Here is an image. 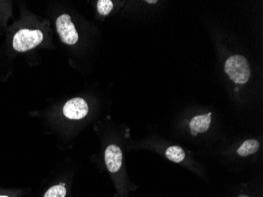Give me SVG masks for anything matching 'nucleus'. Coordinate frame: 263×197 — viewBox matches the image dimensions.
<instances>
[{
    "label": "nucleus",
    "mask_w": 263,
    "mask_h": 197,
    "mask_svg": "<svg viewBox=\"0 0 263 197\" xmlns=\"http://www.w3.org/2000/svg\"><path fill=\"white\" fill-rule=\"evenodd\" d=\"M0 197H8V196H5V195H0Z\"/></svg>",
    "instance_id": "nucleus-13"
},
{
    "label": "nucleus",
    "mask_w": 263,
    "mask_h": 197,
    "mask_svg": "<svg viewBox=\"0 0 263 197\" xmlns=\"http://www.w3.org/2000/svg\"><path fill=\"white\" fill-rule=\"evenodd\" d=\"M105 162L111 173H116L120 170L122 164V152L120 148L115 145H109L105 151Z\"/></svg>",
    "instance_id": "nucleus-5"
},
{
    "label": "nucleus",
    "mask_w": 263,
    "mask_h": 197,
    "mask_svg": "<svg viewBox=\"0 0 263 197\" xmlns=\"http://www.w3.org/2000/svg\"><path fill=\"white\" fill-rule=\"evenodd\" d=\"M88 103L83 98H73L69 100L63 106V114L66 118L72 120H80L88 115Z\"/></svg>",
    "instance_id": "nucleus-4"
},
{
    "label": "nucleus",
    "mask_w": 263,
    "mask_h": 197,
    "mask_svg": "<svg viewBox=\"0 0 263 197\" xmlns=\"http://www.w3.org/2000/svg\"><path fill=\"white\" fill-rule=\"evenodd\" d=\"M211 115L212 113L198 115L191 120L189 126H190L191 133L193 136L196 137L198 133H205L208 131L211 126Z\"/></svg>",
    "instance_id": "nucleus-6"
},
{
    "label": "nucleus",
    "mask_w": 263,
    "mask_h": 197,
    "mask_svg": "<svg viewBox=\"0 0 263 197\" xmlns=\"http://www.w3.org/2000/svg\"><path fill=\"white\" fill-rule=\"evenodd\" d=\"M238 197H249V196H248V195H240V196H238Z\"/></svg>",
    "instance_id": "nucleus-12"
},
{
    "label": "nucleus",
    "mask_w": 263,
    "mask_h": 197,
    "mask_svg": "<svg viewBox=\"0 0 263 197\" xmlns=\"http://www.w3.org/2000/svg\"><path fill=\"white\" fill-rule=\"evenodd\" d=\"M44 34L38 29H23L14 35L13 47L18 52H25L41 44Z\"/></svg>",
    "instance_id": "nucleus-2"
},
{
    "label": "nucleus",
    "mask_w": 263,
    "mask_h": 197,
    "mask_svg": "<svg viewBox=\"0 0 263 197\" xmlns=\"http://www.w3.org/2000/svg\"><path fill=\"white\" fill-rule=\"evenodd\" d=\"M66 194V189L65 186L63 185H59L48 189L44 195V197H65Z\"/></svg>",
    "instance_id": "nucleus-10"
},
{
    "label": "nucleus",
    "mask_w": 263,
    "mask_h": 197,
    "mask_svg": "<svg viewBox=\"0 0 263 197\" xmlns=\"http://www.w3.org/2000/svg\"><path fill=\"white\" fill-rule=\"evenodd\" d=\"M55 26L56 30L63 44L72 46L78 43L79 35L69 14L59 16L56 19Z\"/></svg>",
    "instance_id": "nucleus-3"
},
{
    "label": "nucleus",
    "mask_w": 263,
    "mask_h": 197,
    "mask_svg": "<svg viewBox=\"0 0 263 197\" xmlns=\"http://www.w3.org/2000/svg\"><path fill=\"white\" fill-rule=\"evenodd\" d=\"M146 3H147V4H156V3H157V1H156V0H155V1H152V0H151V1H149V0H147V1H146Z\"/></svg>",
    "instance_id": "nucleus-11"
},
{
    "label": "nucleus",
    "mask_w": 263,
    "mask_h": 197,
    "mask_svg": "<svg viewBox=\"0 0 263 197\" xmlns=\"http://www.w3.org/2000/svg\"><path fill=\"white\" fill-rule=\"evenodd\" d=\"M165 155L167 158L171 160L172 162L178 163L182 162L185 158V152L179 146L169 147L165 151Z\"/></svg>",
    "instance_id": "nucleus-8"
},
{
    "label": "nucleus",
    "mask_w": 263,
    "mask_h": 197,
    "mask_svg": "<svg viewBox=\"0 0 263 197\" xmlns=\"http://www.w3.org/2000/svg\"><path fill=\"white\" fill-rule=\"evenodd\" d=\"M224 72L236 84H246L251 77V69L246 58L242 56H233L229 58L224 65Z\"/></svg>",
    "instance_id": "nucleus-1"
},
{
    "label": "nucleus",
    "mask_w": 263,
    "mask_h": 197,
    "mask_svg": "<svg viewBox=\"0 0 263 197\" xmlns=\"http://www.w3.org/2000/svg\"><path fill=\"white\" fill-rule=\"evenodd\" d=\"M113 2L110 0H100L97 2V10L101 15H108L113 10Z\"/></svg>",
    "instance_id": "nucleus-9"
},
{
    "label": "nucleus",
    "mask_w": 263,
    "mask_h": 197,
    "mask_svg": "<svg viewBox=\"0 0 263 197\" xmlns=\"http://www.w3.org/2000/svg\"><path fill=\"white\" fill-rule=\"evenodd\" d=\"M259 149V142L256 140H248L242 144L241 146L238 149V155L246 157L248 155L255 154Z\"/></svg>",
    "instance_id": "nucleus-7"
}]
</instances>
